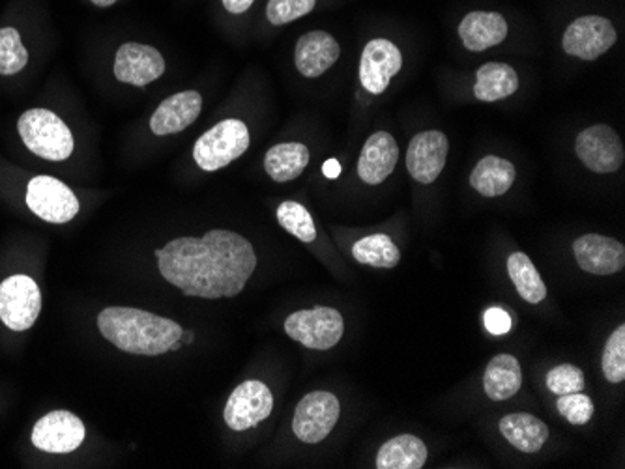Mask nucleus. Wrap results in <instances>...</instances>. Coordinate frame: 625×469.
<instances>
[{
  "instance_id": "5",
  "label": "nucleus",
  "mask_w": 625,
  "mask_h": 469,
  "mask_svg": "<svg viewBox=\"0 0 625 469\" xmlns=\"http://www.w3.org/2000/svg\"><path fill=\"white\" fill-rule=\"evenodd\" d=\"M345 322L333 307H315L309 311L293 312L285 320V333L309 350H330L340 343Z\"/></svg>"
},
{
  "instance_id": "30",
  "label": "nucleus",
  "mask_w": 625,
  "mask_h": 469,
  "mask_svg": "<svg viewBox=\"0 0 625 469\" xmlns=\"http://www.w3.org/2000/svg\"><path fill=\"white\" fill-rule=\"evenodd\" d=\"M28 51L15 28H0V75H15L27 66Z\"/></svg>"
},
{
  "instance_id": "34",
  "label": "nucleus",
  "mask_w": 625,
  "mask_h": 469,
  "mask_svg": "<svg viewBox=\"0 0 625 469\" xmlns=\"http://www.w3.org/2000/svg\"><path fill=\"white\" fill-rule=\"evenodd\" d=\"M560 416L572 424H586L593 416L592 398L585 393H569V395H560L556 400Z\"/></svg>"
},
{
  "instance_id": "28",
  "label": "nucleus",
  "mask_w": 625,
  "mask_h": 469,
  "mask_svg": "<svg viewBox=\"0 0 625 469\" xmlns=\"http://www.w3.org/2000/svg\"><path fill=\"white\" fill-rule=\"evenodd\" d=\"M353 257L359 264L372 266L380 270H392L400 264L401 251L387 234H372L358 239L353 247Z\"/></svg>"
},
{
  "instance_id": "20",
  "label": "nucleus",
  "mask_w": 625,
  "mask_h": 469,
  "mask_svg": "<svg viewBox=\"0 0 625 469\" xmlns=\"http://www.w3.org/2000/svg\"><path fill=\"white\" fill-rule=\"evenodd\" d=\"M507 33L510 27L506 17L497 12H470L463 17L459 25L461 41L473 53H481L489 47L499 46L506 40Z\"/></svg>"
},
{
  "instance_id": "18",
  "label": "nucleus",
  "mask_w": 625,
  "mask_h": 469,
  "mask_svg": "<svg viewBox=\"0 0 625 469\" xmlns=\"http://www.w3.org/2000/svg\"><path fill=\"white\" fill-rule=\"evenodd\" d=\"M400 161V146L388 132L372 133L361 148L358 176L367 185H379L390 178Z\"/></svg>"
},
{
  "instance_id": "19",
  "label": "nucleus",
  "mask_w": 625,
  "mask_h": 469,
  "mask_svg": "<svg viewBox=\"0 0 625 469\" xmlns=\"http://www.w3.org/2000/svg\"><path fill=\"white\" fill-rule=\"evenodd\" d=\"M203 111V98L195 90L179 92L161 101L160 107L150 119V129L158 137H167L174 133L184 132L199 119Z\"/></svg>"
},
{
  "instance_id": "27",
  "label": "nucleus",
  "mask_w": 625,
  "mask_h": 469,
  "mask_svg": "<svg viewBox=\"0 0 625 469\" xmlns=\"http://www.w3.org/2000/svg\"><path fill=\"white\" fill-rule=\"evenodd\" d=\"M507 273L513 281V285L519 292L520 298L526 304L538 305L547 298V286L539 275L538 268L534 266L530 257L525 252H513L507 258Z\"/></svg>"
},
{
  "instance_id": "24",
  "label": "nucleus",
  "mask_w": 625,
  "mask_h": 469,
  "mask_svg": "<svg viewBox=\"0 0 625 469\" xmlns=\"http://www.w3.org/2000/svg\"><path fill=\"white\" fill-rule=\"evenodd\" d=\"M499 429L520 453H538L549 440V427L530 414H510L500 421Z\"/></svg>"
},
{
  "instance_id": "10",
  "label": "nucleus",
  "mask_w": 625,
  "mask_h": 469,
  "mask_svg": "<svg viewBox=\"0 0 625 469\" xmlns=\"http://www.w3.org/2000/svg\"><path fill=\"white\" fill-rule=\"evenodd\" d=\"M618 40L614 25L601 15H585L566 28L562 47L569 57L592 62L611 51Z\"/></svg>"
},
{
  "instance_id": "25",
  "label": "nucleus",
  "mask_w": 625,
  "mask_h": 469,
  "mask_svg": "<svg viewBox=\"0 0 625 469\" xmlns=\"http://www.w3.org/2000/svg\"><path fill=\"white\" fill-rule=\"evenodd\" d=\"M427 462L426 443L413 434L388 440L379 449L375 468L377 469H421Z\"/></svg>"
},
{
  "instance_id": "3",
  "label": "nucleus",
  "mask_w": 625,
  "mask_h": 469,
  "mask_svg": "<svg viewBox=\"0 0 625 469\" xmlns=\"http://www.w3.org/2000/svg\"><path fill=\"white\" fill-rule=\"evenodd\" d=\"M17 129L25 146L38 158L64 161L74 152V135L53 111L30 109L21 114Z\"/></svg>"
},
{
  "instance_id": "14",
  "label": "nucleus",
  "mask_w": 625,
  "mask_h": 469,
  "mask_svg": "<svg viewBox=\"0 0 625 469\" xmlns=\"http://www.w3.org/2000/svg\"><path fill=\"white\" fill-rule=\"evenodd\" d=\"M450 143L442 132L418 133L406 150V169L419 184H432L446 166Z\"/></svg>"
},
{
  "instance_id": "35",
  "label": "nucleus",
  "mask_w": 625,
  "mask_h": 469,
  "mask_svg": "<svg viewBox=\"0 0 625 469\" xmlns=\"http://www.w3.org/2000/svg\"><path fill=\"white\" fill-rule=\"evenodd\" d=\"M483 324L492 335H504L512 330V317L502 307H491L483 314Z\"/></svg>"
},
{
  "instance_id": "1",
  "label": "nucleus",
  "mask_w": 625,
  "mask_h": 469,
  "mask_svg": "<svg viewBox=\"0 0 625 469\" xmlns=\"http://www.w3.org/2000/svg\"><path fill=\"white\" fill-rule=\"evenodd\" d=\"M160 273L189 298H234L257 268L252 242L212 229L203 238H179L156 249Z\"/></svg>"
},
{
  "instance_id": "32",
  "label": "nucleus",
  "mask_w": 625,
  "mask_h": 469,
  "mask_svg": "<svg viewBox=\"0 0 625 469\" xmlns=\"http://www.w3.org/2000/svg\"><path fill=\"white\" fill-rule=\"evenodd\" d=\"M317 7V0H268L267 17L275 27L311 14Z\"/></svg>"
},
{
  "instance_id": "36",
  "label": "nucleus",
  "mask_w": 625,
  "mask_h": 469,
  "mask_svg": "<svg viewBox=\"0 0 625 469\" xmlns=\"http://www.w3.org/2000/svg\"><path fill=\"white\" fill-rule=\"evenodd\" d=\"M254 2L255 0H223V7L229 14L240 15L254 7Z\"/></svg>"
},
{
  "instance_id": "33",
  "label": "nucleus",
  "mask_w": 625,
  "mask_h": 469,
  "mask_svg": "<svg viewBox=\"0 0 625 469\" xmlns=\"http://www.w3.org/2000/svg\"><path fill=\"white\" fill-rule=\"evenodd\" d=\"M547 387L559 397L569 395V393H579L585 390V372L575 365H559L547 374Z\"/></svg>"
},
{
  "instance_id": "16",
  "label": "nucleus",
  "mask_w": 625,
  "mask_h": 469,
  "mask_svg": "<svg viewBox=\"0 0 625 469\" xmlns=\"http://www.w3.org/2000/svg\"><path fill=\"white\" fill-rule=\"evenodd\" d=\"M573 255L580 270L592 275H614L624 270V244L601 234H585L575 239Z\"/></svg>"
},
{
  "instance_id": "31",
  "label": "nucleus",
  "mask_w": 625,
  "mask_h": 469,
  "mask_svg": "<svg viewBox=\"0 0 625 469\" xmlns=\"http://www.w3.org/2000/svg\"><path fill=\"white\" fill-rule=\"evenodd\" d=\"M601 369L605 374L606 382L611 384H622L625 380V325H618L612 331L611 337L606 341L603 357H601Z\"/></svg>"
},
{
  "instance_id": "37",
  "label": "nucleus",
  "mask_w": 625,
  "mask_h": 469,
  "mask_svg": "<svg viewBox=\"0 0 625 469\" xmlns=\"http://www.w3.org/2000/svg\"><path fill=\"white\" fill-rule=\"evenodd\" d=\"M322 172H324V176L330 180L340 178L341 174V165L338 159H328L324 166H322Z\"/></svg>"
},
{
  "instance_id": "13",
  "label": "nucleus",
  "mask_w": 625,
  "mask_h": 469,
  "mask_svg": "<svg viewBox=\"0 0 625 469\" xmlns=\"http://www.w3.org/2000/svg\"><path fill=\"white\" fill-rule=\"evenodd\" d=\"M85 424L79 417L70 411L57 410L41 417L33 430V443L36 449L46 453H72L85 442Z\"/></svg>"
},
{
  "instance_id": "29",
  "label": "nucleus",
  "mask_w": 625,
  "mask_h": 469,
  "mask_svg": "<svg viewBox=\"0 0 625 469\" xmlns=\"http://www.w3.org/2000/svg\"><path fill=\"white\" fill-rule=\"evenodd\" d=\"M278 223L281 229H285L294 238H298L304 244H311L317 239V229L312 221L311 213L307 212L304 206L294 200H285L278 208Z\"/></svg>"
},
{
  "instance_id": "12",
  "label": "nucleus",
  "mask_w": 625,
  "mask_h": 469,
  "mask_svg": "<svg viewBox=\"0 0 625 469\" xmlns=\"http://www.w3.org/2000/svg\"><path fill=\"white\" fill-rule=\"evenodd\" d=\"M403 67V54L400 47L384 38L371 40L364 47L359 60V83L372 96L387 92L393 77Z\"/></svg>"
},
{
  "instance_id": "8",
  "label": "nucleus",
  "mask_w": 625,
  "mask_h": 469,
  "mask_svg": "<svg viewBox=\"0 0 625 469\" xmlns=\"http://www.w3.org/2000/svg\"><path fill=\"white\" fill-rule=\"evenodd\" d=\"M27 206L47 223H70L79 213V200L64 182L53 176H36L28 182Z\"/></svg>"
},
{
  "instance_id": "23",
  "label": "nucleus",
  "mask_w": 625,
  "mask_h": 469,
  "mask_svg": "<svg viewBox=\"0 0 625 469\" xmlns=\"http://www.w3.org/2000/svg\"><path fill=\"white\" fill-rule=\"evenodd\" d=\"M517 88H519V75L510 64L487 62L476 73L474 96L479 101L494 103V101L506 100L517 92Z\"/></svg>"
},
{
  "instance_id": "22",
  "label": "nucleus",
  "mask_w": 625,
  "mask_h": 469,
  "mask_svg": "<svg viewBox=\"0 0 625 469\" xmlns=\"http://www.w3.org/2000/svg\"><path fill=\"white\" fill-rule=\"evenodd\" d=\"M515 174L517 172L512 161L499 158V156H486L479 159L478 165L474 166L470 185L479 195H483L487 199H494V197L506 195L512 189Z\"/></svg>"
},
{
  "instance_id": "4",
  "label": "nucleus",
  "mask_w": 625,
  "mask_h": 469,
  "mask_svg": "<svg viewBox=\"0 0 625 469\" xmlns=\"http://www.w3.org/2000/svg\"><path fill=\"white\" fill-rule=\"evenodd\" d=\"M249 140V129L242 120H223L207 133H203L195 143V163L203 171H220L247 152Z\"/></svg>"
},
{
  "instance_id": "6",
  "label": "nucleus",
  "mask_w": 625,
  "mask_h": 469,
  "mask_svg": "<svg viewBox=\"0 0 625 469\" xmlns=\"http://www.w3.org/2000/svg\"><path fill=\"white\" fill-rule=\"evenodd\" d=\"M341 416L340 400L328 391H312L299 400L294 411V436L299 442L320 443L330 436Z\"/></svg>"
},
{
  "instance_id": "11",
  "label": "nucleus",
  "mask_w": 625,
  "mask_h": 469,
  "mask_svg": "<svg viewBox=\"0 0 625 469\" xmlns=\"http://www.w3.org/2000/svg\"><path fill=\"white\" fill-rule=\"evenodd\" d=\"M575 152L590 171L611 174L624 165L625 150L618 133L606 124L586 127L575 140Z\"/></svg>"
},
{
  "instance_id": "39",
  "label": "nucleus",
  "mask_w": 625,
  "mask_h": 469,
  "mask_svg": "<svg viewBox=\"0 0 625 469\" xmlns=\"http://www.w3.org/2000/svg\"><path fill=\"white\" fill-rule=\"evenodd\" d=\"M182 344H192L194 343V335L189 333V331H182V337H180Z\"/></svg>"
},
{
  "instance_id": "2",
  "label": "nucleus",
  "mask_w": 625,
  "mask_h": 469,
  "mask_svg": "<svg viewBox=\"0 0 625 469\" xmlns=\"http://www.w3.org/2000/svg\"><path fill=\"white\" fill-rule=\"evenodd\" d=\"M101 335L120 351L134 356H161L182 337L174 320L132 307H109L98 317Z\"/></svg>"
},
{
  "instance_id": "26",
  "label": "nucleus",
  "mask_w": 625,
  "mask_h": 469,
  "mask_svg": "<svg viewBox=\"0 0 625 469\" xmlns=\"http://www.w3.org/2000/svg\"><path fill=\"white\" fill-rule=\"evenodd\" d=\"M307 165L309 148L302 143H281L272 146L265 156V171L278 184L299 178Z\"/></svg>"
},
{
  "instance_id": "21",
  "label": "nucleus",
  "mask_w": 625,
  "mask_h": 469,
  "mask_svg": "<svg viewBox=\"0 0 625 469\" xmlns=\"http://www.w3.org/2000/svg\"><path fill=\"white\" fill-rule=\"evenodd\" d=\"M523 385V370H520L517 357L510 354H500L492 357L487 365L486 377H483V390L487 397L494 403L510 400L515 397Z\"/></svg>"
},
{
  "instance_id": "15",
  "label": "nucleus",
  "mask_w": 625,
  "mask_h": 469,
  "mask_svg": "<svg viewBox=\"0 0 625 469\" xmlns=\"http://www.w3.org/2000/svg\"><path fill=\"white\" fill-rule=\"evenodd\" d=\"M163 73H166V59L156 47L143 46L135 41L119 47L114 59V77L120 83L140 88L160 79Z\"/></svg>"
},
{
  "instance_id": "38",
  "label": "nucleus",
  "mask_w": 625,
  "mask_h": 469,
  "mask_svg": "<svg viewBox=\"0 0 625 469\" xmlns=\"http://www.w3.org/2000/svg\"><path fill=\"white\" fill-rule=\"evenodd\" d=\"M90 2H93V4H96V7L109 8V7H113V4H114V2H117V0H90Z\"/></svg>"
},
{
  "instance_id": "17",
  "label": "nucleus",
  "mask_w": 625,
  "mask_h": 469,
  "mask_svg": "<svg viewBox=\"0 0 625 469\" xmlns=\"http://www.w3.org/2000/svg\"><path fill=\"white\" fill-rule=\"evenodd\" d=\"M341 47L332 34L324 30H312L299 38L294 49V64L299 75L307 79L320 77L338 62Z\"/></svg>"
},
{
  "instance_id": "7",
  "label": "nucleus",
  "mask_w": 625,
  "mask_h": 469,
  "mask_svg": "<svg viewBox=\"0 0 625 469\" xmlns=\"http://www.w3.org/2000/svg\"><path fill=\"white\" fill-rule=\"evenodd\" d=\"M40 311L41 294L34 279L12 275L0 285V320L10 330H30Z\"/></svg>"
},
{
  "instance_id": "9",
  "label": "nucleus",
  "mask_w": 625,
  "mask_h": 469,
  "mask_svg": "<svg viewBox=\"0 0 625 469\" xmlns=\"http://www.w3.org/2000/svg\"><path fill=\"white\" fill-rule=\"evenodd\" d=\"M272 410L273 395L270 387L259 380H247L226 400L223 419L229 429L244 432L267 421Z\"/></svg>"
}]
</instances>
